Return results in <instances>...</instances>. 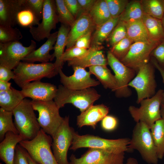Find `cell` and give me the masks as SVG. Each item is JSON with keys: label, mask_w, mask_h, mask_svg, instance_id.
Listing matches in <instances>:
<instances>
[{"label": "cell", "mask_w": 164, "mask_h": 164, "mask_svg": "<svg viewBox=\"0 0 164 164\" xmlns=\"http://www.w3.org/2000/svg\"><path fill=\"white\" fill-rule=\"evenodd\" d=\"M155 72V67L150 62L139 68L136 76L129 84L128 86L134 88L137 92V104L155 94L157 84Z\"/></svg>", "instance_id": "cell-9"}, {"label": "cell", "mask_w": 164, "mask_h": 164, "mask_svg": "<svg viewBox=\"0 0 164 164\" xmlns=\"http://www.w3.org/2000/svg\"><path fill=\"white\" fill-rule=\"evenodd\" d=\"M144 14L140 1H129L124 10L119 17V21L126 23L142 19Z\"/></svg>", "instance_id": "cell-32"}, {"label": "cell", "mask_w": 164, "mask_h": 164, "mask_svg": "<svg viewBox=\"0 0 164 164\" xmlns=\"http://www.w3.org/2000/svg\"><path fill=\"white\" fill-rule=\"evenodd\" d=\"M96 27L89 13L82 14L70 28L67 39L66 50L73 47L77 40L83 36L90 32H93Z\"/></svg>", "instance_id": "cell-18"}, {"label": "cell", "mask_w": 164, "mask_h": 164, "mask_svg": "<svg viewBox=\"0 0 164 164\" xmlns=\"http://www.w3.org/2000/svg\"><path fill=\"white\" fill-rule=\"evenodd\" d=\"M34 111L31 101L24 98L12 111L15 125L24 140L34 139L41 129Z\"/></svg>", "instance_id": "cell-4"}, {"label": "cell", "mask_w": 164, "mask_h": 164, "mask_svg": "<svg viewBox=\"0 0 164 164\" xmlns=\"http://www.w3.org/2000/svg\"><path fill=\"white\" fill-rule=\"evenodd\" d=\"M22 38V35L17 28L0 25V43L17 41Z\"/></svg>", "instance_id": "cell-37"}, {"label": "cell", "mask_w": 164, "mask_h": 164, "mask_svg": "<svg viewBox=\"0 0 164 164\" xmlns=\"http://www.w3.org/2000/svg\"><path fill=\"white\" fill-rule=\"evenodd\" d=\"M103 48L102 46H91L84 56L67 61L68 65L72 67H78L84 68L96 65L107 66L108 60L101 50Z\"/></svg>", "instance_id": "cell-19"}, {"label": "cell", "mask_w": 164, "mask_h": 164, "mask_svg": "<svg viewBox=\"0 0 164 164\" xmlns=\"http://www.w3.org/2000/svg\"><path fill=\"white\" fill-rule=\"evenodd\" d=\"M70 29V27L61 24L58 31L56 41L53 47L54 51L52 54V60L56 58L54 63L58 71L59 69L62 68L64 64L62 57L64 52V49L66 47L67 37Z\"/></svg>", "instance_id": "cell-24"}, {"label": "cell", "mask_w": 164, "mask_h": 164, "mask_svg": "<svg viewBox=\"0 0 164 164\" xmlns=\"http://www.w3.org/2000/svg\"><path fill=\"white\" fill-rule=\"evenodd\" d=\"M24 98L21 91L12 87L8 91H0V106L6 111H12Z\"/></svg>", "instance_id": "cell-29"}, {"label": "cell", "mask_w": 164, "mask_h": 164, "mask_svg": "<svg viewBox=\"0 0 164 164\" xmlns=\"http://www.w3.org/2000/svg\"><path fill=\"white\" fill-rule=\"evenodd\" d=\"M107 59L108 65L114 71L117 80V88L114 91L115 96L118 98L130 96L132 92L128 84L135 77L136 71L124 64L109 50L107 53Z\"/></svg>", "instance_id": "cell-12"}, {"label": "cell", "mask_w": 164, "mask_h": 164, "mask_svg": "<svg viewBox=\"0 0 164 164\" xmlns=\"http://www.w3.org/2000/svg\"><path fill=\"white\" fill-rule=\"evenodd\" d=\"M75 132L70 126L69 116H65L53 138L52 144L53 152L58 164H70L67 152L72 145Z\"/></svg>", "instance_id": "cell-10"}, {"label": "cell", "mask_w": 164, "mask_h": 164, "mask_svg": "<svg viewBox=\"0 0 164 164\" xmlns=\"http://www.w3.org/2000/svg\"><path fill=\"white\" fill-rule=\"evenodd\" d=\"M73 74L68 76L65 74L62 68L59 70L60 81L62 85L67 88L72 90L85 89L99 85L100 83L91 77V74L85 68L76 67H72Z\"/></svg>", "instance_id": "cell-16"}, {"label": "cell", "mask_w": 164, "mask_h": 164, "mask_svg": "<svg viewBox=\"0 0 164 164\" xmlns=\"http://www.w3.org/2000/svg\"><path fill=\"white\" fill-rule=\"evenodd\" d=\"M12 111H6L0 108V141L4 138L6 134L11 132L19 135L17 130L12 120Z\"/></svg>", "instance_id": "cell-33"}, {"label": "cell", "mask_w": 164, "mask_h": 164, "mask_svg": "<svg viewBox=\"0 0 164 164\" xmlns=\"http://www.w3.org/2000/svg\"><path fill=\"white\" fill-rule=\"evenodd\" d=\"M134 41L126 36L117 43L111 47L109 51L120 61L128 53Z\"/></svg>", "instance_id": "cell-38"}, {"label": "cell", "mask_w": 164, "mask_h": 164, "mask_svg": "<svg viewBox=\"0 0 164 164\" xmlns=\"http://www.w3.org/2000/svg\"><path fill=\"white\" fill-rule=\"evenodd\" d=\"M36 46L33 40L27 47L23 46L19 41L0 43V65L14 70Z\"/></svg>", "instance_id": "cell-11"}, {"label": "cell", "mask_w": 164, "mask_h": 164, "mask_svg": "<svg viewBox=\"0 0 164 164\" xmlns=\"http://www.w3.org/2000/svg\"><path fill=\"white\" fill-rule=\"evenodd\" d=\"M125 153L115 154L89 148L80 158L72 154L70 164H124Z\"/></svg>", "instance_id": "cell-15"}, {"label": "cell", "mask_w": 164, "mask_h": 164, "mask_svg": "<svg viewBox=\"0 0 164 164\" xmlns=\"http://www.w3.org/2000/svg\"><path fill=\"white\" fill-rule=\"evenodd\" d=\"M127 36V30L125 22L119 21L107 39L108 46H113Z\"/></svg>", "instance_id": "cell-39"}, {"label": "cell", "mask_w": 164, "mask_h": 164, "mask_svg": "<svg viewBox=\"0 0 164 164\" xmlns=\"http://www.w3.org/2000/svg\"><path fill=\"white\" fill-rule=\"evenodd\" d=\"M11 83L0 80V91H4L10 90L12 87Z\"/></svg>", "instance_id": "cell-51"}, {"label": "cell", "mask_w": 164, "mask_h": 164, "mask_svg": "<svg viewBox=\"0 0 164 164\" xmlns=\"http://www.w3.org/2000/svg\"><path fill=\"white\" fill-rule=\"evenodd\" d=\"M152 135L157 149L159 159L164 156V119L156 121L150 128Z\"/></svg>", "instance_id": "cell-31"}, {"label": "cell", "mask_w": 164, "mask_h": 164, "mask_svg": "<svg viewBox=\"0 0 164 164\" xmlns=\"http://www.w3.org/2000/svg\"><path fill=\"white\" fill-rule=\"evenodd\" d=\"M21 91L24 97L32 100L48 101L53 100L57 88L54 85L40 80L34 81L25 85Z\"/></svg>", "instance_id": "cell-17"}, {"label": "cell", "mask_w": 164, "mask_h": 164, "mask_svg": "<svg viewBox=\"0 0 164 164\" xmlns=\"http://www.w3.org/2000/svg\"><path fill=\"white\" fill-rule=\"evenodd\" d=\"M142 20L151 41L161 43L164 40V29L161 20L145 13Z\"/></svg>", "instance_id": "cell-25"}, {"label": "cell", "mask_w": 164, "mask_h": 164, "mask_svg": "<svg viewBox=\"0 0 164 164\" xmlns=\"http://www.w3.org/2000/svg\"><path fill=\"white\" fill-rule=\"evenodd\" d=\"M119 21V17L111 18L103 24L96 26L92 35L91 46H102Z\"/></svg>", "instance_id": "cell-28"}, {"label": "cell", "mask_w": 164, "mask_h": 164, "mask_svg": "<svg viewBox=\"0 0 164 164\" xmlns=\"http://www.w3.org/2000/svg\"><path fill=\"white\" fill-rule=\"evenodd\" d=\"M24 140L19 135L9 132L0 143V158L5 164H13L15 149L18 144Z\"/></svg>", "instance_id": "cell-23"}, {"label": "cell", "mask_w": 164, "mask_h": 164, "mask_svg": "<svg viewBox=\"0 0 164 164\" xmlns=\"http://www.w3.org/2000/svg\"><path fill=\"white\" fill-rule=\"evenodd\" d=\"M92 32L83 36L76 42L74 47L88 49L91 47Z\"/></svg>", "instance_id": "cell-47"}, {"label": "cell", "mask_w": 164, "mask_h": 164, "mask_svg": "<svg viewBox=\"0 0 164 164\" xmlns=\"http://www.w3.org/2000/svg\"><path fill=\"white\" fill-rule=\"evenodd\" d=\"M89 14L96 26L112 18L105 0H97Z\"/></svg>", "instance_id": "cell-30"}, {"label": "cell", "mask_w": 164, "mask_h": 164, "mask_svg": "<svg viewBox=\"0 0 164 164\" xmlns=\"http://www.w3.org/2000/svg\"><path fill=\"white\" fill-rule=\"evenodd\" d=\"M128 152L137 150L142 158L149 164H157L159 159L150 129L144 123H136L128 146Z\"/></svg>", "instance_id": "cell-2"}, {"label": "cell", "mask_w": 164, "mask_h": 164, "mask_svg": "<svg viewBox=\"0 0 164 164\" xmlns=\"http://www.w3.org/2000/svg\"><path fill=\"white\" fill-rule=\"evenodd\" d=\"M31 102L33 109L38 113L37 119L41 128L53 138L64 119L60 115V108L54 100Z\"/></svg>", "instance_id": "cell-8"}, {"label": "cell", "mask_w": 164, "mask_h": 164, "mask_svg": "<svg viewBox=\"0 0 164 164\" xmlns=\"http://www.w3.org/2000/svg\"><path fill=\"white\" fill-rule=\"evenodd\" d=\"M52 137L41 128L37 136L30 140H23L19 144L31 157L40 164H58L52 150Z\"/></svg>", "instance_id": "cell-7"}, {"label": "cell", "mask_w": 164, "mask_h": 164, "mask_svg": "<svg viewBox=\"0 0 164 164\" xmlns=\"http://www.w3.org/2000/svg\"><path fill=\"white\" fill-rule=\"evenodd\" d=\"M17 23L22 27L30 28L39 25V21L31 11L24 7L22 5L17 15Z\"/></svg>", "instance_id": "cell-36"}, {"label": "cell", "mask_w": 164, "mask_h": 164, "mask_svg": "<svg viewBox=\"0 0 164 164\" xmlns=\"http://www.w3.org/2000/svg\"><path fill=\"white\" fill-rule=\"evenodd\" d=\"M144 13L162 20L164 15V0L140 1Z\"/></svg>", "instance_id": "cell-34"}, {"label": "cell", "mask_w": 164, "mask_h": 164, "mask_svg": "<svg viewBox=\"0 0 164 164\" xmlns=\"http://www.w3.org/2000/svg\"><path fill=\"white\" fill-rule=\"evenodd\" d=\"M162 25H163V29H164V15H163V18L162 19Z\"/></svg>", "instance_id": "cell-55"}, {"label": "cell", "mask_w": 164, "mask_h": 164, "mask_svg": "<svg viewBox=\"0 0 164 164\" xmlns=\"http://www.w3.org/2000/svg\"><path fill=\"white\" fill-rule=\"evenodd\" d=\"M27 152L19 144L15 148L13 164H29L27 158Z\"/></svg>", "instance_id": "cell-44"}, {"label": "cell", "mask_w": 164, "mask_h": 164, "mask_svg": "<svg viewBox=\"0 0 164 164\" xmlns=\"http://www.w3.org/2000/svg\"><path fill=\"white\" fill-rule=\"evenodd\" d=\"M55 1L58 22L70 28L76 19L67 8L64 0H55Z\"/></svg>", "instance_id": "cell-35"}, {"label": "cell", "mask_w": 164, "mask_h": 164, "mask_svg": "<svg viewBox=\"0 0 164 164\" xmlns=\"http://www.w3.org/2000/svg\"><path fill=\"white\" fill-rule=\"evenodd\" d=\"M64 2L67 8L76 19L82 14L77 0H64Z\"/></svg>", "instance_id": "cell-46"}, {"label": "cell", "mask_w": 164, "mask_h": 164, "mask_svg": "<svg viewBox=\"0 0 164 164\" xmlns=\"http://www.w3.org/2000/svg\"><path fill=\"white\" fill-rule=\"evenodd\" d=\"M58 22L55 0H45L42 21L37 26L30 28L29 31L33 39L39 42L49 37Z\"/></svg>", "instance_id": "cell-14"}, {"label": "cell", "mask_w": 164, "mask_h": 164, "mask_svg": "<svg viewBox=\"0 0 164 164\" xmlns=\"http://www.w3.org/2000/svg\"><path fill=\"white\" fill-rule=\"evenodd\" d=\"M23 0H0V25L14 27Z\"/></svg>", "instance_id": "cell-21"}, {"label": "cell", "mask_w": 164, "mask_h": 164, "mask_svg": "<svg viewBox=\"0 0 164 164\" xmlns=\"http://www.w3.org/2000/svg\"><path fill=\"white\" fill-rule=\"evenodd\" d=\"M109 111V108L104 104L93 105L77 116V125L79 128L87 126L95 129L97 123Z\"/></svg>", "instance_id": "cell-20"}, {"label": "cell", "mask_w": 164, "mask_h": 164, "mask_svg": "<svg viewBox=\"0 0 164 164\" xmlns=\"http://www.w3.org/2000/svg\"><path fill=\"white\" fill-rule=\"evenodd\" d=\"M125 164H138V162L135 158L129 157L127 159Z\"/></svg>", "instance_id": "cell-52"}, {"label": "cell", "mask_w": 164, "mask_h": 164, "mask_svg": "<svg viewBox=\"0 0 164 164\" xmlns=\"http://www.w3.org/2000/svg\"><path fill=\"white\" fill-rule=\"evenodd\" d=\"M130 140L128 138L107 139L89 134L80 135L75 132L73 141L69 149L75 151L81 148H88L120 154L128 152V146Z\"/></svg>", "instance_id": "cell-1"}, {"label": "cell", "mask_w": 164, "mask_h": 164, "mask_svg": "<svg viewBox=\"0 0 164 164\" xmlns=\"http://www.w3.org/2000/svg\"><path fill=\"white\" fill-rule=\"evenodd\" d=\"M112 18L119 17L129 2L127 0H105Z\"/></svg>", "instance_id": "cell-40"}, {"label": "cell", "mask_w": 164, "mask_h": 164, "mask_svg": "<svg viewBox=\"0 0 164 164\" xmlns=\"http://www.w3.org/2000/svg\"><path fill=\"white\" fill-rule=\"evenodd\" d=\"M45 0H23V6L31 11L40 21L43 18Z\"/></svg>", "instance_id": "cell-41"}, {"label": "cell", "mask_w": 164, "mask_h": 164, "mask_svg": "<svg viewBox=\"0 0 164 164\" xmlns=\"http://www.w3.org/2000/svg\"><path fill=\"white\" fill-rule=\"evenodd\" d=\"M15 77L13 71L7 67L0 65V80L9 82L11 79L13 80Z\"/></svg>", "instance_id": "cell-48"}, {"label": "cell", "mask_w": 164, "mask_h": 164, "mask_svg": "<svg viewBox=\"0 0 164 164\" xmlns=\"http://www.w3.org/2000/svg\"><path fill=\"white\" fill-rule=\"evenodd\" d=\"M160 113L162 118L164 119V101H163L161 105Z\"/></svg>", "instance_id": "cell-54"}, {"label": "cell", "mask_w": 164, "mask_h": 164, "mask_svg": "<svg viewBox=\"0 0 164 164\" xmlns=\"http://www.w3.org/2000/svg\"><path fill=\"white\" fill-rule=\"evenodd\" d=\"M81 8L82 13H89L97 0H77Z\"/></svg>", "instance_id": "cell-49"}, {"label": "cell", "mask_w": 164, "mask_h": 164, "mask_svg": "<svg viewBox=\"0 0 164 164\" xmlns=\"http://www.w3.org/2000/svg\"><path fill=\"white\" fill-rule=\"evenodd\" d=\"M27 158L29 164H40L34 160L27 152Z\"/></svg>", "instance_id": "cell-53"}, {"label": "cell", "mask_w": 164, "mask_h": 164, "mask_svg": "<svg viewBox=\"0 0 164 164\" xmlns=\"http://www.w3.org/2000/svg\"><path fill=\"white\" fill-rule=\"evenodd\" d=\"M57 35L58 31L51 33L43 44L27 55L22 61L31 63L38 61L45 63L49 62V61H52V54H50V52L53 49Z\"/></svg>", "instance_id": "cell-22"}, {"label": "cell", "mask_w": 164, "mask_h": 164, "mask_svg": "<svg viewBox=\"0 0 164 164\" xmlns=\"http://www.w3.org/2000/svg\"><path fill=\"white\" fill-rule=\"evenodd\" d=\"M0 164H2V163L1 162V163H0Z\"/></svg>", "instance_id": "cell-56"}, {"label": "cell", "mask_w": 164, "mask_h": 164, "mask_svg": "<svg viewBox=\"0 0 164 164\" xmlns=\"http://www.w3.org/2000/svg\"><path fill=\"white\" fill-rule=\"evenodd\" d=\"M160 43L134 42L121 62L137 73L140 67L150 62L152 52Z\"/></svg>", "instance_id": "cell-13"}, {"label": "cell", "mask_w": 164, "mask_h": 164, "mask_svg": "<svg viewBox=\"0 0 164 164\" xmlns=\"http://www.w3.org/2000/svg\"><path fill=\"white\" fill-rule=\"evenodd\" d=\"M150 62L152 64L155 68L159 71L162 78L163 82L164 84V69L159 66L157 61L153 58L151 57ZM163 101H164V96Z\"/></svg>", "instance_id": "cell-50"}, {"label": "cell", "mask_w": 164, "mask_h": 164, "mask_svg": "<svg viewBox=\"0 0 164 164\" xmlns=\"http://www.w3.org/2000/svg\"><path fill=\"white\" fill-rule=\"evenodd\" d=\"M164 96V90L160 89L152 97L141 101L139 107L130 106L128 111L134 121L136 123L142 122L150 129L156 121L162 118L160 107Z\"/></svg>", "instance_id": "cell-6"}, {"label": "cell", "mask_w": 164, "mask_h": 164, "mask_svg": "<svg viewBox=\"0 0 164 164\" xmlns=\"http://www.w3.org/2000/svg\"><path fill=\"white\" fill-rule=\"evenodd\" d=\"M89 69V71L95 76L105 88L115 91L117 86L116 77L107 66L96 65L90 67Z\"/></svg>", "instance_id": "cell-26"}, {"label": "cell", "mask_w": 164, "mask_h": 164, "mask_svg": "<svg viewBox=\"0 0 164 164\" xmlns=\"http://www.w3.org/2000/svg\"><path fill=\"white\" fill-rule=\"evenodd\" d=\"M101 121V127L105 131L109 132L113 131L118 126V119L114 116L107 115Z\"/></svg>", "instance_id": "cell-45"}, {"label": "cell", "mask_w": 164, "mask_h": 164, "mask_svg": "<svg viewBox=\"0 0 164 164\" xmlns=\"http://www.w3.org/2000/svg\"><path fill=\"white\" fill-rule=\"evenodd\" d=\"M100 97L101 95L94 88L72 90L60 85L53 100L60 108L66 104H71L82 113L93 105Z\"/></svg>", "instance_id": "cell-3"}, {"label": "cell", "mask_w": 164, "mask_h": 164, "mask_svg": "<svg viewBox=\"0 0 164 164\" xmlns=\"http://www.w3.org/2000/svg\"><path fill=\"white\" fill-rule=\"evenodd\" d=\"M151 57L153 58L159 66L164 69V40L152 50Z\"/></svg>", "instance_id": "cell-43"}, {"label": "cell", "mask_w": 164, "mask_h": 164, "mask_svg": "<svg viewBox=\"0 0 164 164\" xmlns=\"http://www.w3.org/2000/svg\"><path fill=\"white\" fill-rule=\"evenodd\" d=\"M88 49L73 47L66 50L63 55L62 60L64 63L73 59L81 57L88 52Z\"/></svg>", "instance_id": "cell-42"}, {"label": "cell", "mask_w": 164, "mask_h": 164, "mask_svg": "<svg viewBox=\"0 0 164 164\" xmlns=\"http://www.w3.org/2000/svg\"><path fill=\"white\" fill-rule=\"evenodd\" d=\"M13 71L15 76L13 80L21 88L32 81L51 78L59 73L54 63L50 62L35 64L21 62Z\"/></svg>", "instance_id": "cell-5"}, {"label": "cell", "mask_w": 164, "mask_h": 164, "mask_svg": "<svg viewBox=\"0 0 164 164\" xmlns=\"http://www.w3.org/2000/svg\"><path fill=\"white\" fill-rule=\"evenodd\" d=\"M125 23L127 36L132 40L134 42H153L150 40L146 28L142 19L130 22Z\"/></svg>", "instance_id": "cell-27"}]
</instances>
